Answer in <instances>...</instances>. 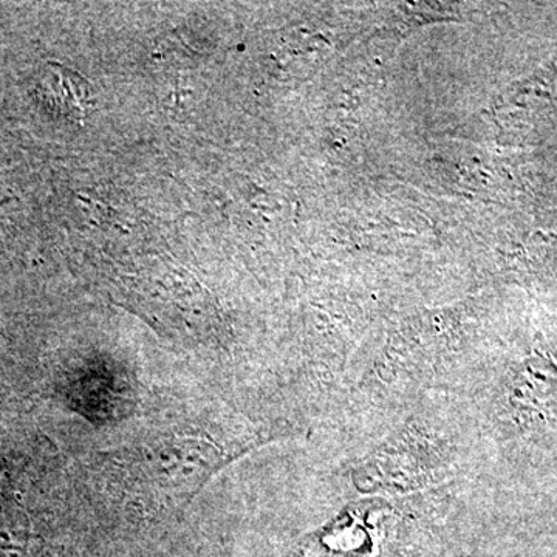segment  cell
Listing matches in <instances>:
<instances>
[{
  "mask_svg": "<svg viewBox=\"0 0 557 557\" xmlns=\"http://www.w3.org/2000/svg\"><path fill=\"white\" fill-rule=\"evenodd\" d=\"M127 465L161 490L194 494L220 468V453L211 440L171 437L132 454Z\"/></svg>",
  "mask_w": 557,
  "mask_h": 557,
  "instance_id": "1",
  "label": "cell"
}]
</instances>
